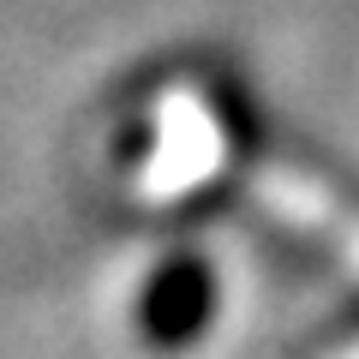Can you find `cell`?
<instances>
[{
  "label": "cell",
  "instance_id": "obj_1",
  "mask_svg": "<svg viewBox=\"0 0 359 359\" xmlns=\"http://www.w3.org/2000/svg\"><path fill=\"white\" fill-rule=\"evenodd\" d=\"M216 269L204 264L198 252H168L162 264L150 269V282L138 294V335L144 347L156 353H180V347H192L198 335L216 323Z\"/></svg>",
  "mask_w": 359,
  "mask_h": 359
}]
</instances>
